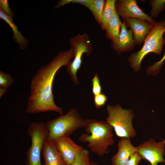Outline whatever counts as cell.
I'll use <instances>...</instances> for the list:
<instances>
[{"label":"cell","mask_w":165,"mask_h":165,"mask_svg":"<svg viewBox=\"0 0 165 165\" xmlns=\"http://www.w3.org/2000/svg\"><path fill=\"white\" fill-rule=\"evenodd\" d=\"M74 50L59 52L46 65L41 67L33 77L30 87L26 112L35 114L50 111L63 115L62 109L54 101L53 85L55 76L63 66H67L74 57Z\"/></svg>","instance_id":"cell-1"},{"label":"cell","mask_w":165,"mask_h":165,"mask_svg":"<svg viewBox=\"0 0 165 165\" xmlns=\"http://www.w3.org/2000/svg\"><path fill=\"white\" fill-rule=\"evenodd\" d=\"M90 120L82 118L76 109H71L66 114L45 123L48 131L47 139L55 141L60 138L69 137L78 129L85 128Z\"/></svg>","instance_id":"cell-3"},{"label":"cell","mask_w":165,"mask_h":165,"mask_svg":"<svg viewBox=\"0 0 165 165\" xmlns=\"http://www.w3.org/2000/svg\"><path fill=\"white\" fill-rule=\"evenodd\" d=\"M136 44L132 30L130 29L128 30L123 22L121 27L119 42L117 43L112 42V48L119 54L132 50Z\"/></svg>","instance_id":"cell-13"},{"label":"cell","mask_w":165,"mask_h":165,"mask_svg":"<svg viewBox=\"0 0 165 165\" xmlns=\"http://www.w3.org/2000/svg\"><path fill=\"white\" fill-rule=\"evenodd\" d=\"M122 23L116 11L110 20L105 29L107 38L112 42L117 43L119 42Z\"/></svg>","instance_id":"cell-15"},{"label":"cell","mask_w":165,"mask_h":165,"mask_svg":"<svg viewBox=\"0 0 165 165\" xmlns=\"http://www.w3.org/2000/svg\"><path fill=\"white\" fill-rule=\"evenodd\" d=\"M149 2L151 7L149 16L152 18L158 17L165 9V0H151Z\"/></svg>","instance_id":"cell-20"},{"label":"cell","mask_w":165,"mask_h":165,"mask_svg":"<svg viewBox=\"0 0 165 165\" xmlns=\"http://www.w3.org/2000/svg\"><path fill=\"white\" fill-rule=\"evenodd\" d=\"M164 39L165 40V32H164ZM165 61V52L163 56L159 61L156 62L153 64L148 66L146 69L147 75L151 76L157 75L160 72V69Z\"/></svg>","instance_id":"cell-21"},{"label":"cell","mask_w":165,"mask_h":165,"mask_svg":"<svg viewBox=\"0 0 165 165\" xmlns=\"http://www.w3.org/2000/svg\"><path fill=\"white\" fill-rule=\"evenodd\" d=\"M113 127L105 122L96 119H90L85 128L86 133L82 134L79 138L93 153L102 157L107 152L108 147L115 142Z\"/></svg>","instance_id":"cell-2"},{"label":"cell","mask_w":165,"mask_h":165,"mask_svg":"<svg viewBox=\"0 0 165 165\" xmlns=\"http://www.w3.org/2000/svg\"><path fill=\"white\" fill-rule=\"evenodd\" d=\"M27 133L31 138V143L26 152L25 165H42L41 152L48 137V131L45 123L32 122L28 127Z\"/></svg>","instance_id":"cell-6"},{"label":"cell","mask_w":165,"mask_h":165,"mask_svg":"<svg viewBox=\"0 0 165 165\" xmlns=\"http://www.w3.org/2000/svg\"><path fill=\"white\" fill-rule=\"evenodd\" d=\"M55 142L57 149L66 165H70L77 153L83 148L75 143L69 137L57 138Z\"/></svg>","instance_id":"cell-10"},{"label":"cell","mask_w":165,"mask_h":165,"mask_svg":"<svg viewBox=\"0 0 165 165\" xmlns=\"http://www.w3.org/2000/svg\"><path fill=\"white\" fill-rule=\"evenodd\" d=\"M69 43L74 49V54L73 61L67 66V70L73 82L78 85L79 83L77 73L82 63L83 55L86 53V56L90 55L93 49L90 38L86 33L79 34L71 38Z\"/></svg>","instance_id":"cell-7"},{"label":"cell","mask_w":165,"mask_h":165,"mask_svg":"<svg viewBox=\"0 0 165 165\" xmlns=\"http://www.w3.org/2000/svg\"><path fill=\"white\" fill-rule=\"evenodd\" d=\"M123 20L126 26L132 30L136 44L138 45L144 42L155 24L136 18H127Z\"/></svg>","instance_id":"cell-11"},{"label":"cell","mask_w":165,"mask_h":165,"mask_svg":"<svg viewBox=\"0 0 165 165\" xmlns=\"http://www.w3.org/2000/svg\"><path fill=\"white\" fill-rule=\"evenodd\" d=\"M0 18L5 21L11 28L13 33V37L14 40L19 44L20 48L25 49L28 44V41L19 31L17 27L13 22V19L6 14L1 8Z\"/></svg>","instance_id":"cell-16"},{"label":"cell","mask_w":165,"mask_h":165,"mask_svg":"<svg viewBox=\"0 0 165 165\" xmlns=\"http://www.w3.org/2000/svg\"><path fill=\"white\" fill-rule=\"evenodd\" d=\"M138 152L142 159L148 162L151 165H158L159 163H165L164 155L165 140L156 142L152 138L144 141L137 146Z\"/></svg>","instance_id":"cell-8"},{"label":"cell","mask_w":165,"mask_h":165,"mask_svg":"<svg viewBox=\"0 0 165 165\" xmlns=\"http://www.w3.org/2000/svg\"><path fill=\"white\" fill-rule=\"evenodd\" d=\"M116 2L115 0L105 1L101 25L102 30H105L109 22L116 12Z\"/></svg>","instance_id":"cell-17"},{"label":"cell","mask_w":165,"mask_h":165,"mask_svg":"<svg viewBox=\"0 0 165 165\" xmlns=\"http://www.w3.org/2000/svg\"><path fill=\"white\" fill-rule=\"evenodd\" d=\"M42 152L44 165H66L57 149L55 141L47 139Z\"/></svg>","instance_id":"cell-14"},{"label":"cell","mask_w":165,"mask_h":165,"mask_svg":"<svg viewBox=\"0 0 165 165\" xmlns=\"http://www.w3.org/2000/svg\"><path fill=\"white\" fill-rule=\"evenodd\" d=\"M116 9L123 19L133 18L142 19L153 24L157 22L139 7L135 0H116Z\"/></svg>","instance_id":"cell-9"},{"label":"cell","mask_w":165,"mask_h":165,"mask_svg":"<svg viewBox=\"0 0 165 165\" xmlns=\"http://www.w3.org/2000/svg\"><path fill=\"white\" fill-rule=\"evenodd\" d=\"M13 80L10 74L0 71V88L7 89L13 84Z\"/></svg>","instance_id":"cell-22"},{"label":"cell","mask_w":165,"mask_h":165,"mask_svg":"<svg viewBox=\"0 0 165 165\" xmlns=\"http://www.w3.org/2000/svg\"><path fill=\"white\" fill-rule=\"evenodd\" d=\"M90 165H99L97 163L91 161Z\"/></svg>","instance_id":"cell-28"},{"label":"cell","mask_w":165,"mask_h":165,"mask_svg":"<svg viewBox=\"0 0 165 165\" xmlns=\"http://www.w3.org/2000/svg\"><path fill=\"white\" fill-rule=\"evenodd\" d=\"M141 159L140 155L137 152L130 157L124 165H138Z\"/></svg>","instance_id":"cell-26"},{"label":"cell","mask_w":165,"mask_h":165,"mask_svg":"<svg viewBox=\"0 0 165 165\" xmlns=\"http://www.w3.org/2000/svg\"><path fill=\"white\" fill-rule=\"evenodd\" d=\"M106 108L108 115L105 122L113 127L117 137L130 139L136 136L132 124L134 114L132 109H123L119 105H108Z\"/></svg>","instance_id":"cell-5"},{"label":"cell","mask_w":165,"mask_h":165,"mask_svg":"<svg viewBox=\"0 0 165 165\" xmlns=\"http://www.w3.org/2000/svg\"><path fill=\"white\" fill-rule=\"evenodd\" d=\"M91 162L89 151L83 148L77 153L70 165H90Z\"/></svg>","instance_id":"cell-19"},{"label":"cell","mask_w":165,"mask_h":165,"mask_svg":"<svg viewBox=\"0 0 165 165\" xmlns=\"http://www.w3.org/2000/svg\"><path fill=\"white\" fill-rule=\"evenodd\" d=\"M94 105L97 109H99L105 105L107 100V97L104 94L101 93L94 97Z\"/></svg>","instance_id":"cell-24"},{"label":"cell","mask_w":165,"mask_h":165,"mask_svg":"<svg viewBox=\"0 0 165 165\" xmlns=\"http://www.w3.org/2000/svg\"></svg>","instance_id":"cell-29"},{"label":"cell","mask_w":165,"mask_h":165,"mask_svg":"<svg viewBox=\"0 0 165 165\" xmlns=\"http://www.w3.org/2000/svg\"><path fill=\"white\" fill-rule=\"evenodd\" d=\"M105 2L104 0H90L86 6L91 12L95 19L100 25Z\"/></svg>","instance_id":"cell-18"},{"label":"cell","mask_w":165,"mask_h":165,"mask_svg":"<svg viewBox=\"0 0 165 165\" xmlns=\"http://www.w3.org/2000/svg\"><path fill=\"white\" fill-rule=\"evenodd\" d=\"M138 152L137 147L131 144L130 139L121 138L118 143V150L111 158L112 165H124L130 157Z\"/></svg>","instance_id":"cell-12"},{"label":"cell","mask_w":165,"mask_h":165,"mask_svg":"<svg viewBox=\"0 0 165 165\" xmlns=\"http://www.w3.org/2000/svg\"><path fill=\"white\" fill-rule=\"evenodd\" d=\"M7 91V89L0 88V97L1 98L2 96Z\"/></svg>","instance_id":"cell-27"},{"label":"cell","mask_w":165,"mask_h":165,"mask_svg":"<svg viewBox=\"0 0 165 165\" xmlns=\"http://www.w3.org/2000/svg\"><path fill=\"white\" fill-rule=\"evenodd\" d=\"M165 28V20L156 23L144 40L141 49L128 57L130 65L135 72H137L140 69L141 62L148 54L151 53L158 55L161 54L165 43L163 37Z\"/></svg>","instance_id":"cell-4"},{"label":"cell","mask_w":165,"mask_h":165,"mask_svg":"<svg viewBox=\"0 0 165 165\" xmlns=\"http://www.w3.org/2000/svg\"><path fill=\"white\" fill-rule=\"evenodd\" d=\"M0 8L8 15L12 18L14 16V14L13 11L10 8L9 2L7 0H2L0 1Z\"/></svg>","instance_id":"cell-25"},{"label":"cell","mask_w":165,"mask_h":165,"mask_svg":"<svg viewBox=\"0 0 165 165\" xmlns=\"http://www.w3.org/2000/svg\"><path fill=\"white\" fill-rule=\"evenodd\" d=\"M92 92L94 96L102 93V88L97 74L96 73L92 80Z\"/></svg>","instance_id":"cell-23"}]
</instances>
